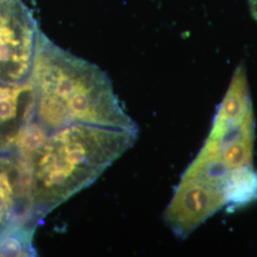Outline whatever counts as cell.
<instances>
[{"label":"cell","instance_id":"ba28073f","mask_svg":"<svg viewBox=\"0 0 257 257\" xmlns=\"http://www.w3.org/2000/svg\"><path fill=\"white\" fill-rule=\"evenodd\" d=\"M228 208L234 211L257 199V172L249 167L230 171L223 187Z\"/></svg>","mask_w":257,"mask_h":257},{"label":"cell","instance_id":"9c48e42d","mask_svg":"<svg viewBox=\"0 0 257 257\" xmlns=\"http://www.w3.org/2000/svg\"><path fill=\"white\" fill-rule=\"evenodd\" d=\"M36 229L20 227L0 239V256H35L33 240Z\"/></svg>","mask_w":257,"mask_h":257},{"label":"cell","instance_id":"277c9868","mask_svg":"<svg viewBox=\"0 0 257 257\" xmlns=\"http://www.w3.org/2000/svg\"><path fill=\"white\" fill-rule=\"evenodd\" d=\"M27 163L17 150L0 153V239L20 227L37 229Z\"/></svg>","mask_w":257,"mask_h":257},{"label":"cell","instance_id":"30bf717a","mask_svg":"<svg viewBox=\"0 0 257 257\" xmlns=\"http://www.w3.org/2000/svg\"><path fill=\"white\" fill-rule=\"evenodd\" d=\"M250 14L257 21V0H248Z\"/></svg>","mask_w":257,"mask_h":257},{"label":"cell","instance_id":"6da1fadb","mask_svg":"<svg viewBox=\"0 0 257 257\" xmlns=\"http://www.w3.org/2000/svg\"><path fill=\"white\" fill-rule=\"evenodd\" d=\"M138 137V131L71 124L50 132L32 151H18L27 163L37 220L91 186Z\"/></svg>","mask_w":257,"mask_h":257},{"label":"cell","instance_id":"52a82bcc","mask_svg":"<svg viewBox=\"0 0 257 257\" xmlns=\"http://www.w3.org/2000/svg\"><path fill=\"white\" fill-rule=\"evenodd\" d=\"M250 110L252 109L246 68L241 64L234 72L208 138L220 142L230 130L238 127Z\"/></svg>","mask_w":257,"mask_h":257},{"label":"cell","instance_id":"7a4b0ae2","mask_svg":"<svg viewBox=\"0 0 257 257\" xmlns=\"http://www.w3.org/2000/svg\"><path fill=\"white\" fill-rule=\"evenodd\" d=\"M32 81L35 121L47 133L71 124L138 131L101 69L57 46L42 32Z\"/></svg>","mask_w":257,"mask_h":257},{"label":"cell","instance_id":"8992f818","mask_svg":"<svg viewBox=\"0 0 257 257\" xmlns=\"http://www.w3.org/2000/svg\"><path fill=\"white\" fill-rule=\"evenodd\" d=\"M35 116L36 92L33 81L0 82V153L16 149Z\"/></svg>","mask_w":257,"mask_h":257},{"label":"cell","instance_id":"5b68a950","mask_svg":"<svg viewBox=\"0 0 257 257\" xmlns=\"http://www.w3.org/2000/svg\"><path fill=\"white\" fill-rule=\"evenodd\" d=\"M224 206L223 190L182 175L164 218L177 237L185 238Z\"/></svg>","mask_w":257,"mask_h":257},{"label":"cell","instance_id":"3957f363","mask_svg":"<svg viewBox=\"0 0 257 257\" xmlns=\"http://www.w3.org/2000/svg\"><path fill=\"white\" fill-rule=\"evenodd\" d=\"M40 32L22 0H0V82L32 81Z\"/></svg>","mask_w":257,"mask_h":257}]
</instances>
